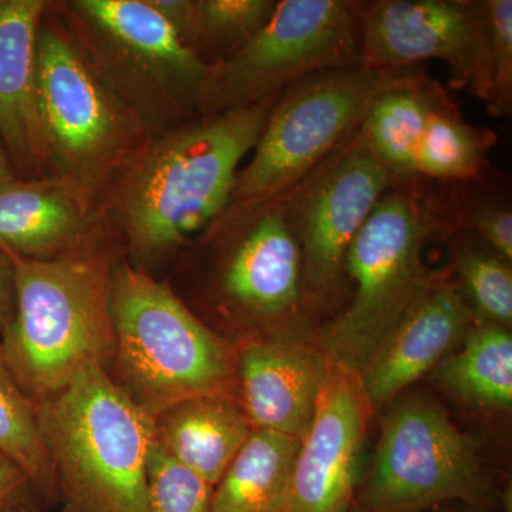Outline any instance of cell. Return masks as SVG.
Wrapping results in <instances>:
<instances>
[{
	"label": "cell",
	"mask_w": 512,
	"mask_h": 512,
	"mask_svg": "<svg viewBox=\"0 0 512 512\" xmlns=\"http://www.w3.org/2000/svg\"><path fill=\"white\" fill-rule=\"evenodd\" d=\"M281 93L148 138L114 184V217L131 254L154 261L220 220L239 164L254 150Z\"/></svg>",
	"instance_id": "6da1fadb"
},
{
	"label": "cell",
	"mask_w": 512,
	"mask_h": 512,
	"mask_svg": "<svg viewBox=\"0 0 512 512\" xmlns=\"http://www.w3.org/2000/svg\"><path fill=\"white\" fill-rule=\"evenodd\" d=\"M413 178L384 192L350 244L345 276L352 301L319 330L315 343L332 365L355 373L437 275L424 252L460 229L451 184Z\"/></svg>",
	"instance_id": "7a4b0ae2"
},
{
	"label": "cell",
	"mask_w": 512,
	"mask_h": 512,
	"mask_svg": "<svg viewBox=\"0 0 512 512\" xmlns=\"http://www.w3.org/2000/svg\"><path fill=\"white\" fill-rule=\"evenodd\" d=\"M3 252L16 295L0 348L26 396L37 406L92 367L109 372L116 338L107 252L93 238L47 261Z\"/></svg>",
	"instance_id": "3957f363"
},
{
	"label": "cell",
	"mask_w": 512,
	"mask_h": 512,
	"mask_svg": "<svg viewBox=\"0 0 512 512\" xmlns=\"http://www.w3.org/2000/svg\"><path fill=\"white\" fill-rule=\"evenodd\" d=\"M111 315L116 346L109 375L151 419L194 397H237V346L143 268L113 265Z\"/></svg>",
	"instance_id": "277c9868"
},
{
	"label": "cell",
	"mask_w": 512,
	"mask_h": 512,
	"mask_svg": "<svg viewBox=\"0 0 512 512\" xmlns=\"http://www.w3.org/2000/svg\"><path fill=\"white\" fill-rule=\"evenodd\" d=\"M62 512H150L147 463L154 419L103 367L36 406Z\"/></svg>",
	"instance_id": "5b68a950"
},
{
	"label": "cell",
	"mask_w": 512,
	"mask_h": 512,
	"mask_svg": "<svg viewBox=\"0 0 512 512\" xmlns=\"http://www.w3.org/2000/svg\"><path fill=\"white\" fill-rule=\"evenodd\" d=\"M69 32L150 137L201 119L211 66L147 0H73Z\"/></svg>",
	"instance_id": "8992f818"
},
{
	"label": "cell",
	"mask_w": 512,
	"mask_h": 512,
	"mask_svg": "<svg viewBox=\"0 0 512 512\" xmlns=\"http://www.w3.org/2000/svg\"><path fill=\"white\" fill-rule=\"evenodd\" d=\"M36 100L49 174L94 200L150 138L69 29L46 18L37 36Z\"/></svg>",
	"instance_id": "52a82bcc"
},
{
	"label": "cell",
	"mask_w": 512,
	"mask_h": 512,
	"mask_svg": "<svg viewBox=\"0 0 512 512\" xmlns=\"http://www.w3.org/2000/svg\"><path fill=\"white\" fill-rule=\"evenodd\" d=\"M420 66L325 70L293 83L279 96L247 167L239 170L229 208L282 197L362 127L380 94Z\"/></svg>",
	"instance_id": "ba28073f"
},
{
	"label": "cell",
	"mask_w": 512,
	"mask_h": 512,
	"mask_svg": "<svg viewBox=\"0 0 512 512\" xmlns=\"http://www.w3.org/2000/svg\"><path fill=\"white\" fill-rule=\"evenodd\" d=\"M464 503L507 512L480 457V444L424 396L383 416L372 466L362 474L350 512H427Z\"/></svg>",
	"instance_id": "9c48e42d"
},
{
	"label": "cell",
	"mask_w": 512,
	"mask_h": 512,
	"mask_svg": "<svg viewBox=\"0 0 512 512\" xmlns=\"http://www.w3.org/2000/svg\"><path fill=\"white\" fill-rule=\"evenodd\" d=\"M359 64L357 2L281 0L247 45L211 66L200 117L255 106L311 74Z\"/></svg>",
	"instance_id": "30bf717a"
},
{
	"label": "cell",
	"mask_w": 512,
	"mask_h": 512,
	"mask_svg": "<svg viewBox=\"0 0 512 512\" xmlns=\"http://www.w3.org/2000/svg\"><path fill=\"white\" fill-rule=\"evenodd\" d=\"M204 239L214 249L212 299L232 322L254 335L293 336L311 316L285 195L255 207L228 208Z\"/></svg>",
	"instance_id": "8fae6325"
},
{
	"label": "cell",
	"mask_w": 512,
	"mask_h": 512,
	"mask_svg": "<svg viewBox=\"0 0 512 512\" xmlns=\"http://www.w3.org/2000/svg\"><path fill=\"white\" fill-rule=\"evenodd\" d=\"M397 183L359 130L286 192V220L301 249L309 315L335 309L350 244L384 192Z\"/></svg>",
	"instance_id": "7c38bea8"
},
{
	"label": "cell",
	"mask_w": 512,
	"mask_h": 512,
	"mask_svg": "<svg viewBox=\"0 0 512 512\" xmlns=\"http://www.w3.org/2000/svg\"><path fill=\"white\" fill-rule=\"evenodd\" d=\"M360 64L373 69L446 63L451 89L487 103L491 89L490 29L485 0L357 2Z\"/></svg>",
	"instance_id": "4fadbf2b"
},
{
	"label": "cell",
	"mask_w": 512,
	"mask_h": 512,
	"mask_svg": "<svg viewBox=\"0 0 512 512\" xmlns=\"http://www.w3.org/2000/svg\"><path fill=\"white\" fill-rule=\"evenodd\" d=\"M370 414L355 373L330 363L281 512L352 511Z\"/></svg>",
	"instance_id": "5bb4252c"
},
{
	"label": "cell",
	"mask_w": 512,
	"mask_h": 512,
	"mask_svg": "<svg viewBox=\"0 0 512 512\" xmlns=\"http://www.w3.org/2000/svg\"><path fill=\"white\" fill-rule=\"evenodd\" d=\"M330 362L313 343L254 335L237 346V397L254 430L302 440L311 429Z\"/></svg>",
	"instance_id": "9a60e30c"
},
{
	"label": "cell",
	"mask_w": 512,
	"mask_h": 512,
	"mask_svg": "<svg viewBox=\"0 0 512 512\" xmlns=\"http://www.w3.org/2000/svg\"><path fill=\"white\" fill-rule=\"evenodd\" d=\"M476 323L456 282L437 276L357 372L370 412H380L406 387L439 366Z\"/></svg>",
	"instance_id": "2e32d148"
},
{
	"label": "cell",
	"mask_w": 512,
	"mask_h": 512,
	"mask_svg": "<svg viewBox=\"0 0 512 512\" xmlns=\"http://www.w3.org/2000/svg\"><path fill=\"white\" fill-rule=\"evenodd\" d=\"M43 0H0V140L16 174L49 175L36 100V55Z\"/></svg>",
	"instance_id": "e0dca14e"
},
{
	"label": "cell",
	"mask_w": 512,
	"mask_h": 512,
	"mask_svg": "<svg viewBox=\"0 0 512 512\" xmlns=\"http://www.w3.org/2000/svg\"><path fill=\"white\" fill-rule=\"evenodd\" d=\"M94 198L59 175L0 185V249L47 261L92 239Z\"/></svg>",
	"instance_id": "ac0fdd59"
},
{
	"label": "cell",
	"mask_w": 512,
	"mask_h": 512,
	"mask_svg": "<svg viewBox=\"0 0 512 512\" xmlns=\"http://www.w3.org/2000/svg\"><path fill=\"white\" fill-rule=\"evenodd\" d=\"M252 426L238 397L212 394L168 407L154 419V441L178 463L215 487Z\"/></svg>",
	"instance_id": "d6986e66"
},
{
	"label": "cell",
	"mask_w": 512,
	"mask_h": 512,
	"mask_svg": "<svg viewBox=\"0 0 512 512\" xmlns=\"http://www.w3.org/2000/svg\"><path fill=\"white\" fill-rule=\"evenodd\" d=\"M451 104L454 101L447 89L420 66L377 97L360 131L397 180H413L417 178L414 161L424 130L437 111Z\"/></svg>",
	"instance_id": "ffe728a7"
},
{
	"label": "cell",
	"mask_w": 512,
	"mask_h": 512,
	"mask_svg": "<svg viewBox=\"0 0 512 512\" xmlns=\"http://www.w3.org/2000/svg\"><path fill=\"white\" fill-rule=\"evenodd\" d=\"M301 441L269 430L251 436L214 487V512H281Z\"/></svg>",
	"instance_id": "44dd1931"
},
{
	"label": "cell",
	"mask_w": 512,
	"mask_h": 512,
	"mask_svg": "<svg viewBox=\"0 0 512 512\" xmlns=\"http://www.w3.org/2000/svg\"><path fill=\"white\" fill-rule=\"evenodd\" d=\"M461 349L444 357L437 380L461 402L480 409L512 406V338L508 328L476 323Z\"/></svg>",
	"instance_id": "7402d4cb"
},
{
	"label": "cell",
	"mask_w": 512,
	"mask_h": 512,
	"mask_svg": "<svg viewBox=\"0 0 512 512\" xmlns=\"http://www.w3.org/2000/svg\"><path fill=\"white\" fill-rule=\"evenodd\" d=\"M495 143L493 131L468 123L457 104H451L437 111L424 130L414 161L416 177L441 184L484 177Z\"/></svg>",
	"instance_id": "603a6c76"
},
{
	"label": "cell",
	"mask_w": 512,
	"mask_h": 512,
	"mask_svg": "<svg viewBox=\"0 0 512 512\" xmlns=\"http://www.w3.org/2000/svg\"><path fill=\"white\" fill-rule=\"evenodd\" d=\"M457 288L477 323L503 326L512 322L511 262L464 229L450 238Z\"/></svg>",
	"instance_id": "cb8c5ba5"
},
{
	"label": "cell",
	"mask_w": 512,
	"mask_h": 512,
	"mask_svg": "<svg viewBox=\"0 0 512 512\" xmlns=\"http://www.w3.org/2000/svg\"><path fill=\"white\" fill-rule=\"evenodd\" d=\"M0 453L28 474L36 498L57 501L55 478L37 427L36 404L20 389L0 348Z\"/></svg>",
	"instance_id": "d4e9b609"
},
{
	"label": "cell",
	"mask_w": 512,
	"mask_h": 512,
	"mask_svg": "<svg viewBox=\"0 0 512 512\" xmlns=\"http://www.w3.org/2000/svg\"><path fill=\"white\" fill-rule=\"evenodd\" d=\"M278 0H195L188 46L208 66L247 45L274 15Z\"/></svg>",
	"instance_id": "484cf974"
},
{
	"label": "cell",
	"mask_w": 512,
	"mask_h": 512,
	"mask_svg": "<svg viewBox=\"0 0 512 512\" xmlns=\"http://www.w3.org/2000/svg\"><path fill=\"white\" fill-rule=\"evenodd\" d=\"M458 225L480 239L505 261H512V208L507 191L498 190L488 175L451 184Z\"/></svg>",
	"instance_id": "4316f807"
},
{
	"label": "cell",
	"mask_w": 512,
	"mask_h": 512,
	"mask_svg": "<svg viewBox=\"0 0 512 512\" xmlns=\"http://www.w3.org/2000/svg\"><path fill=\"white\" fill-rule=\"evenodd\" d=\"M214 487L178 463L154 441L147 463L150 512H214Z\"/></svg>",
	"instance_id": "83f0119b"
},
{
	"label": "cell",
	"mask_w": 512,
	"mask_h": 512,
	"mask_svg": "<svg viewBox=\"0 0 512 512\" xmlns=\"http://www.w3.org/2000/svg\"><path fill=\"white\" fill-rule=\"evenodd\" d=\"M490 29L491 89L487 111L493 117L512 110V2L485 0Z\"/></svg>",
	"instance_id": "f1b7e54d"
},
{
	"label": "cell",
	"mask_w": 512,
	"mask_h": 512,
	"mask_svg": "<svg viewBox=\"0 0 512 512\" xmlns=\"http://www.w3.org/2000/svg\"><path fill=\"white\" fill-rule=\"evenodd\" d=\"M35 488L16 461L0 453V508L35 507Z\"/></svg>",
	"instance_id": "f546056e"
},
{
	"label": "cell",
	"mask_w": 512,
	"mask_h": 512,
	"mask_svg": "<svg viewBox=\"0 0 512 512\" xmlns=\"http://www.w3.org/2000/svg\"><path fill=\"white\" fill-rule=\"evenodd\" d=\"M147 2L188 46L191 39L192 20H194L195 0H147Z\"/></svg>",
	"instance_id": "4dcf8cb0"
},
{
	"label": "cell",
	"mask_w": 512,
	"mask_h": 512,
	"mask_svg": "<svg viewBox=\"0 0 512 512\" xmlns=\"http://www.w3.org/2000/svg\"><path fill=\"white\" fill-rule=\"evenodd\" d=\"M15 274L9 256L0 249V333L15 312Z\"/></svg>",
	"instance_id": "1f68e13d"
},
{
	"label": "cell",
	"mask_w": 512,
	"mask_h": 512,
	"mask_svg": "<svg viewBox=\"0 0 512 512\" xmlns=\"http://www.w3.org/2000/svg\"><path fill=\"white\" fill-rule=\"evenodd\" d=\"M427 512H505L504 510H497V508L477 507V505H470L464 503H444L431 508Z\"/></svg>",
	"instance_id": "d6a6232c"
},
{
	"label": "cell",
	"mask_w": 512,
	"mask_h": 512,
	"mask_svg": "<svg viewBox=\"0 0 512 512\" xmlns=\"http://www.w3.org/2000/svg\"><path fill=\"white\" fill-rule=\"evenodd\" d=\"M16 177H19V175L16 174L15 167H13L8 151H6L2 140H0V185L8 183V181L13 180V178Z\"/></svg>",
	"instance_id": "836d02e7"
},
{
	"label": "cell",
	"mask_w": 512,
	"mask_h": 512,
	"mask_svg": "<svg viewBox=\"0 0 512 512\" xmlns=\"http://www.w3.org/2000/svg\"><path fill=\"white\" fill-rule=\"evenodd\" d=\"M0 512H22V507L0 508Z\"/></svg>",
	"instance_id": "e575fe53"
},
{
	"label": "cell",
	"mask_w": 512,
	"mask_h": 512,
	"mask_svg": "<svg viewBox=\"0 0 512 512\" xmlns=\"http://www.w3.org/2000/svg\"><path fill=\"white\" fill-rule=\"evenodd\" d=\"M22 512H46V511L39 510V508L22 507Z\"/></svg>",
	"instance_id": "d590c367"
}]
</instances>
